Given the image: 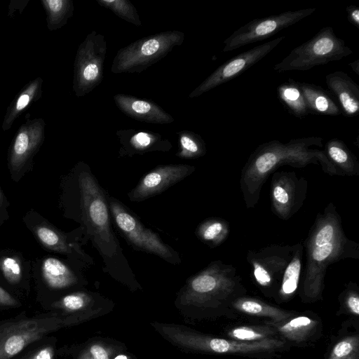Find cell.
<instances>
[{"label":"cell","instance_id":"6da1fadb","mask_svg":"<svg viewBox=\"0 0 359 359\" xmlns=\"http://www.w3.org/2000/svg\"><path fill=\"white\" fill-rule=\"evenodd\" d=\"M62 201L67 217L81 224V238L90 240L114 277L133 276L111 225L108 199L88 165L79 162L65 180Z\"/></svg>","mask_w":359,"mask_h":359},{"label":"cell","instance_id":"7a4b0ae2","mask_svg":"<svg viewBox=\"0 0 359 359\" xmlns=\"http://www.w3.org/2000/svg\"><path fill=\"white\" fill-rule=\"evenodd\" d=\"M323 141L320 137L311 136L292 139L287 143L274 140L259 145L241 172L240 186L246 207L257 205L269 175L282 165L303 168L315 164L330 175H339L325 151L319 149Z\"/></svg>","mask_w":359,"mask_h":359},{"label":"cell","instance_id":"3957f363","mask_svg":"<svg viewBox=\"0 0 359 359\" xmlns=\"http://www.w3.org/2000/svg\"><path fill=\"white\" fill-rule=\"evenodd\" d=\"M302 245L306 264L299 294L303 303L311 304L323 300L327 267L346 258L358 259L359 245L346 236L332 203L318 215Z\"/></svg>","mask_w":359,"mask_h":359},{"label":"cell","instance_id":"277c9868","mask_svg":"<svg viewBox=\"0 0 359 359\" xmlns=\"http://www.w3.org/2000/svg\"><path fill=\"white\" fill-rule=\"evenodd\" d=\"M245 294L247 289L236 269L217 260L187 280L180 300L201 312L202 316L235 319L237 314L232 303Z\"/></svg>","mask_w":359,"mask_h":359},{"label":"cell","instance_id":"5b68a950","mask_svg":"<svg viewBox=\"0 0 359 359\" xmlns=\"http://www.w3.org/2000/svg\"><path fill=\"white\" fill-rule=\"evenodd\" d=\"M184 40V33L177 30L136 40L118 50L111 71L114 74L141 73L165 57L175 47L181 46Z\"/></svg>","mask_w":359,"mask_h":359},{"label":"cell","instance_id":"8992f818","mask_svg":"<svg viewBox=\"0 0 359 359\" xmlns=\"http://www.w3.org/2000/svg\"><path fill=\"white\" fill-rule=\"evenodd\" d=\"M353 53L332 27H323L307 41L293 48L273 69L278 72L306 71L316 66L338 61Z\"/></svg>","mask_w":359,"mask_h":359},{"label":"cell","instance_id":"52a82bcc","mask_svg":"<svg viewBox=\"0 0 359 359\" xmlns=\"http://www.w3.org/2000/svg\"><path fill=\"white\" fill-rule=\"evenodd\" d=\"M108 203L117 229L134 248L157 255L173 264L181 262L178 253L163 243L155 232L145 227L121 202L110 197Z\"/></svg>","mask_w":359,"mask_h":359},{"label":"cell","instance_id":"ba28073f","mask_svg":"<svg viewBox=\"0 0 359 359\" xmlns=\"http://www.w3.org/2000/svg\"><path fill=\"white\" fill-rule=\"evenodd\" d=\"M73 318L47 316L9 322L0 327V359H11L29 344L74 323Z\"/></svg>","mask_w":359,"mask_h":359},{"label":"cell","instance_id":"9c48e42d","mask_svg":"<svg viewBox=\"0 0 359 359\" xmlns=\"http://www.w3.org/2000/svg\"><path fill=\"white\" fill-rule=\"evenodd\" d=\"M106 53L105 37L95 31L80 43L74 63L73 90L76 96H84L101 83Z\"/></svg>","mask_w":359,"mask_h":359},{"label":"cell","instance_id":"30bf717a","mask_svg":"<svg viewBox=\"0 0 359 359\" xmlns=\"http://www.w3.org/2000/svg\"><path fill=\"white\" fill-rule=\"evenodd\" d=\"M292 249V245H275L248 252L247 260L251 266L252 278L265 297H275Z\"/></svg>","mask_w":359,"mask_h":359},{"label":"cell","instance_id":"8fae6325","mask_svg":"<svg viewBox=\"0 0 359 359\" xmlns=\"http://www.w3.org/2000/svg\"><path fill=\"white\" fill-rule=\"evenodd\" d=\"M316 8L290 11L278 15L256 18L233 32L224 41V52L264 40L294 25L316 11Z\"/></svg>","mask_w":359,"mask_h":359},{"label":"cell","instance_id":"7c38bea8","mask_svg":"<svg viewBox=\"0 0 359 359\" xmlns=\"http://www.w3.org/2000/svg\"><path fill=\"white\" fill-rule=\"evenodd\" d=\"M46 123L42 118H26L16 132L8 149V166L12 179L18 182L29 170L45 140Z\"/></svg>","mask_w":359,"mask_h":359},{"label":"cell","instance_id":"4fadbf2b","mask_svg":"<svg viewBox=\"0 0 359 359\" xmlns=\"http://www.w3.org/2000/svg\"><path fill=\"white\" fill-rule=\"evenodd\" d=\"M279 36L243 52L219 66L189 95L194 98L225 83L246 71L271 53L283 39Z\"/></svg>","mask_w":359,"mask_h":359},{"label":"cell","instance_id":"5bb4252c","mask_svg":"<svg viewBox=\"0 0 359 359\" xmlns=\"http://www.w3.org/2000/svg\"><path fill=\"white\" fill-rule=\"evenodd\" d=\"M308 182L294 172H273L271 184V209L279 218L287 220L303 205Z\"/></svg>","mask_w":359,"mask_h":359},{"label":"cell","instance_id":"9a60e30c","mask_svg":"<svg viewBox=\"0 0 359 359\" xmlns=\"http://www.w3.org/2000/svg\"><path fill=\"white\" fill-rule=\"evenodd\" d=\"M263 323L271 326L278 336L292 347L313 346L323 336L322 320L311 311H295L285 320L277 322L264 320Z\"/></svg>","mask_w":359,"mask_h":359},{"label":"cell","instance_id":"2e32d148","mask_svg":"<svg viewBox=\"0 0 359 359\" xmlns=\"http://www.w3.org/2000/svg\"><path fill=\"white\" fill-rule=\"evenodd\" d=\"M25 222L46 250L77 259L88 261L86 255L81 250V237L70 238L58 230L36 212L27 213Z\"/></svg>","mask_w":359,"mask_h":359},{"label":"cell","instance_id":"e0dca14e","mask_svg":"<svg viewBox=\"0 0 359 359\" xmlns=\"http://www.w3.org/2000/svg\"><path fill=\"white\" fill-rule=\"evenodd\" d=\"M194 170V166L186 164L158 165L144 175L128 196L131 201L146 200L160 194Z\"/></svg>","mask_w":359,"mask_h":359},{"label":"cell","instance_id":"ac0fdd59","mask_svg":"<svg viewBox=\"0 0 359 359\" xmlns=\"http://www.w3.org/2000/svg\"><path fill=\"white\" fill-rule=\"evenodd\" d=\"M118 109L126 116L147 123L169 124L175 119L155 102L137 97L118 93L113 97Z\"/></svg>","mask_w":359,"mask_h":359},{"label":"cell","instance_id":"d6986e66","mask_svg":"<svg viewBox=\"0 0 359 359\" xmlns=\"http://www.w3.org/2000/svg\"><path fill=\"white\" fill-rule=\"evenodd\" d=\"M121 145V156L144 154L151 151H168L172 148L170 142L157 133L124 129L116 132Z\"/></svg>","mask_w":359,"mask_h":359},{"label":"cell","instance_id":"ffe728a7","mask_svg":"<svg viewBox=\"0 0 359 359\" xmlns=\"http://www.w3.org/2000/svg\"><path fill=\"white\" fill-rule=\"evenodd\" d=\"M330 92L338 101L341 113L347 117L359 113V86L346 73L341 71L330 73L325 76Z\"/></svg>","mask_w":359,"mask_h":359},{"label":"cell","instance_id":"44dd1931","mask_svg":"<svg viewBox=\"0 0 359 359\" xmlns=\"http://www.w3.org/2000/svg\"><path fill=\"white\" fill-rule=\"evenodd\" d=\"M324 359H359V320L347 319L333 336Z\"/></svg>","mask_w":359,"mask_h":359},{"label":"cell","instance_id":"7402d4cb","mask_svg":"<svg viewBox=\"0 0 359 359\" xmlns=\"http://www.w3.org/2000/svg\"><path fill=\"white\" fill-rule=\"evenodd\" d=\"M237 314L264 318V320L280 321L294 313V311L283 309L266 302L247 294L236 299L231 305Z\"/></svg>","mask_w":359,"mask_h":359},{"label":"cell","instance_id":"603a6c76","mask_svg":"<svg viewBox=\"0 0 359 359\" xmlns=\"http://www.w3.org/2000/svg\"><path fill=\"white\" fill-rule=\"evenodd\" d=\"M291 259L283 273L279 289L273 298L278 304L290 301L295 295L303 271L304 247L300 243L292 245Z\"/></svg>","mask_w":359,"mask_h":359},{"label":"cell","instance_id":"cb8c5ba5","mask_svg":"<svg viewBox=\"0 0 359 359\" xmlns=\"http://www.w3.org/2000/svg\"><path fill=\"white\" fill-rule=\"evenodd\" d=\"M43 79L39 76L27 83L15 95L9 106L1 125L2 130H8L15 121L31 104L40 100L42 95Z\"/></svg>","mask_w":359,"mask_h":359},{"label":"cell","instance_id":"d4e9b609","mask_svg":"<svg viewBox=\"0 0 359 359\" xmlns=\"http://www.w3.org/2000/svg\"><path fill=\"white\" fill-rule=\"evenodd\" d=\"M41 272L45 283L52 289L70 287L79 282V277L73 269L55 257L45 258L41 262Z\"/></svg>","mask_w":359,"mask_h":359},{"label":"cell","instance_id":"484cf974","mask_svg":"<svg viewBox=\"0 0 359 359\" xmlns=\"http://www.w3.org/2000/svg\"><path fill=\"white\" fill-rule=\"evenodd\" d=\"M310 113L325 115L338 116L341 114L339 106L329 92L321 86L299 82Z\"/></svg>","mask_w":359,"mask_h":359},{"label":"cell","instance_id":"4316f807","mask_svg":"<svg viewBox=\"0 0 359 359\" xmlns=\"http://www.w3.org/2000/svg\"><path fill=\"white\" fill-rule=\"evenodd\" d=\"M324 151L340 176L359 174L358 161L342 140L337 138L330 140L326 142Z\"/></svg>","mask_w":359,"mask_h":359},{"label":"cell","instance_id":"83f0119b","mask_svg":"<svg viewBox=\"0 0 359 359\" xmlns=\"http://www.w3.org/2000/svg\"><path fill=\"white\" fill-rule=\"evenodd\" d=\"M280 102L295 117L302 118L310 114L299 81L289 79L277 88Z\"/></svg>","mask_w":359,"mask_h":359},{"label":"cell","instance_id":"f1b7e54d","mask_svg":"<svg viewBox=\"0 0 359 359\" xmlns=\"http://www.w3.org/2000/svg\"><path fill=\"white\" fill-rule=\"evenodd\" d=\"M224 337L242 341L257 342L266 339L280 338L270 325L263 324H235L228 327Z\"/></svg>","mask_w":359,"mask_h":359},{"label":"cell","instance_id":"f546056e","mask_svg":"<svg viewBox=\"0 0 359 359\" xmlns=\"http://www.w3.org/2000/svg\"><path fill=\"white\" fill-rule=\"evenodd\" d=\"M41 3L50 31L62 28L73 15L74 6L72 0H42Z\"/></svg>","mask_w":359,"mask_h":359},{"label":"cell","instance_id":"4dcf8cb0","mask_svg":"<svg viewBox=\"0 0 359 359\" xmlns=\"http://www.w3.org/2000/svg\"><path fill=\"white\" fill-rule=\"evenodd\" d=\"M229 232L228 223L221 219H208L201 223L196 230V235L211 248L222 243Z\"/></svg>","mask_w":359,"mask_h":359},{"label":"cell","instance_id":"1f68e13d","mask_svg":"<svg viewBox=\"0 0 359 359\" xmlns=\"http://www.w3.org/2000/svg\"><path fill=\"white\" fill-rule=\"evenodd\" d=\"M177 135L179 137L180 149L176 156L182 158L193 159L205 154V143L198 134L189 130H181Z\"/></svg>","mask_w":359,"mask_h":359},{"label":"cell","instance_id":"d6a6232c","mask_svg":"<svg viewBox=\"0 0 359 359\" xmlns=\"http://www.w3.org/2000/svg\"><path fill=\"white\" fill-rule=\"evenodd\" d=\"M339 303L337 316L345 315L353 320H359V288L350 282L338 297Z\"/></svg>","mask_w":359,"mask_h":359},{"label":"cell","instance_id":"836d02e7","mask_svg":"<svg viewBox=\"0 0 359 359\" xmlns=\"http://www.w3.org/2000/svg\"><path fill=\"white\" fill-rule=\"evenodd\" d=\"M97 2L101 6L112 11L121 19L135 26L142 25L137 9L128 0H97Z\"/></svg>","mask_w":359,"mask_h":359},{"label":"cell","instance_id":"e575fe53","mask_svg":"<svg viewBox=\"0 0 359 359\" xmlns=\"http://www.w3.org/2000/svg\"><path fill=\"white\" fill-rule=\"evenodd\" d=\"M22 264L16 256H3L0 259V270L11 284H18L22 278Z\"/></svg>","mask_w":359,"mask_h":359},{"label":"cell","instance_id":"d590c367","mask_svg":"<svg viewBox=\"0 0 359 359\" xmlns=\"http://www.w3.org/2000/svg\"><path fill=\"white\" fill-rule=\"evenodd\" d=\"M91 298L83 292L67 294L53 304V306L68 312H74L84 309L90 304Z\"/></svg>","mask_w":359,"mask_h":359},{"label":"cell","instance_id":"8d00e7d4","mask_svg":"<svg viewBox=\"0 0 359 359\" xmlns=\"http://www.w3.org/2000/svg\"><path fill=\"white\" fill-rule=\"evenodd\" d=\"M79 359H109V357L107 351L103 346L99 344H93Z\"/></svg>","mask_w":359,"mask_h":359},{"label":"cell","instance_id":"74e56055","mask_svg":"<svg viewBox=\"0 0 359 359\" xmlns=\"http://www.w3.org/2000/svg\"><path fill=\"white\" fill-rule=\"evenodd\" d=\"M0 305L5 306H17L20 305V302L0 286Z\"/></svg>","mask_w":359,"mask_h":359},{"label":"cell","instance_id":"f35d334b","mask_svg":"<svg viewBox=\"0 0 359 359\" xmlns=\"http://www.w3.org/2000/svg\"><path fill=\"white\" fill-rule=\"evenodd\" d=\"M348 21L359 29V8L355 5H350L346 8Z\"/></svg>","mask_w":359,"mask_h":359},{"label":"cell","instance_id":"ab89813d","mask_svg":"<svg viewBox=\"0 0 359 359\" xmlns=\"http://www.w3.org/2000/svg\"><path fill=\"white\" fill-rule=\"evenodd\" d=\"M54 351L52 346H46L32 355L27 359H54Z\"/></svg>","mask_w":359,"mask_h":359},{"label":"cell","instance_id":"60d3db41","mask_svg":"<svg viewBox=\"0 0 359 359\" xmlns=\"http://www.w3.org/2000/svg\"><path fill=\"white\" fill-rule=\"evenodd\" d=\"M8 201L0 187V225L8 218Z\"/></svg>","mask_w":359,"mask_h":359},{"label":"cell","instance_id":"b9f144b4","mask_svg":"<svg viewBox=\"0 0 359 359\" xmlns=\"http://www.w3.org/2000/svg\"><path fill=\"white\" fill-rule=\"evenodd\" d=\"M29 1H17V6H15L11 3L9 4L8 6V16H13L14 13L16 12L17 10L20 11V13H22L24 8L26 7L27 4H28Z\"/></svg>","mask_w":359,"mask_h":359},{"label":"cell","instance_id":"7bdbcfd3","mask_svg":"<svg viewBox=\"0 0 359 359\" xmlns=\"http://www.w3.org/2000/svg\"><path fill=\"white\" fill-rule=\"evenodd\" d=\"M348 65L357 75L359 74V60H355V61L349 63Z\"/></svg>","mask_w":359,"mask_h":359},{"label":"cell","instance_id":"ee69618b","mask_svg":"<svg viewBox=\"0 0 359 359\" xmlns=\"http://www.w3.org/2000/svg\"><path fill=\"white\" fill-rule=\"evenodd\" d=\"M114 359H128L127 356L124 355H118Z\"/></svg>","mask_w":359,"mask_h":359}]
</instances>
